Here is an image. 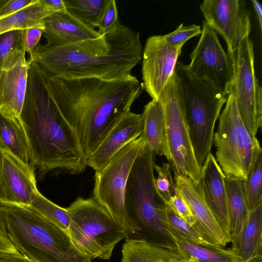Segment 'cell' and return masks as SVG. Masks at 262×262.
I'll list each match as a JSON object with an SVG mask.
<instances>
[{
  "mask_svg": "<svg viewBox=\"0 0 262 262\" xmlns=\"http://www.w3.org/2000/svg\"><path fill=\"white\" fill-rule=\"evenodd\" d=\"M47 88L87 159L116 122L130 111L143 90L142 83L133 75L108 80L50 75Z\"/></svg>",
  "mask_w": 262,
  "mask_h": 262,
  "instance_id": "obj_1",
  "label": "cell"
},
{
  "mask_svg": "<svg viewBox=\"0 0 262 262\" xmlns=\"http://www.w3.org/2000/svg\"><path fill=\"white\" fill-rule=\"evenodd\" d=\"M28 62L20 119L28 139L31 165L40 175L53 170L80 174L88 166L87 158L48 91L50 74L37 62Z\"/></svg>",
  "mask_w": 262,
  "mask_h": 262,
  "instance_id": "obj_2",
  "label": "cell"
},
{
  "mask_svg": "<svg viewBox=\"0 0 262 262\" xmlns=\"http://www.w3.org/2000/svg\"><path fill=\"white\" fill-rule=\"evenodd\" d=\"M142 54L139 32L119 21L96 38L61 47L40 45L32 62L53 76L112 80L130 76Z\"/></svg>",
  "mask_w": 262,
  "mask_h": 262,
  "instance_id": "obj_3",
  "label": "cell"
},
{
  "mask_svg": "<svg viewBox=\"0 0 262 262\" xmlns=\"http://www.w3.org/2000/svg\"><path fill=\"white\" fill-rule=\"evenodd\" d=\"M9 239L16 250L36 262H89L68 231L49 222L31 206L1 204Z\"/></svg>",
  "mask_w": 262,
  "mask_h": 262,
  "instance_id": "obj_4",
  "label": "cell"
},
{
  "mask_svg": "<svg viewBox=\"0 0 262 262\" xmlns=\"http://www.w3.org/2000/svg\"><path fill=\"white\" fill-rule=\"evenodd\" d=\"M155 155L146 144L129 173L125 195L127 214L137 228L136 238L174 249L167 231L165 214L167 205L155 183Z\"/></svg>",
  "mask_w": 262,
  "mask_h": 262,
  "instance_id": "obj_5",
  "label": "cell"
},
{
  "mask_svg": "<svg viewBox=\"0 0 262 262\" xmlns=\"http://www.w3.org/2000/svg\"><path fill=\"white\" fill-rule=\"evenodd\" d=\"M177 74L194 156L200 168L213 144L214 128L227 97L212 82L195 75L187 65L177 62Z\"/></svg>",
  "mask_w": 262,
  "mask_h": 262,
  "instance_id": "obj_6",
  "label": "cell"
},
{
  "mask_svg": "<svg viewBox=\"0 0 262 262\" xmlns=\"http://www.w3.org/2000/svg\"><path fill=\"white\" fill-rule=\"evenodd\" d=\"M66 209L71 240L91 260L110 259L116 245L127 237L126 231L93 197L79 196Z\"/></svg>",
  "mask_w": 262,
  "mask_h": 262,
  "instance_id": "obj_7",
  "label": "cell"
},
{
  "mask_svg": "<svg viewBox=\"0 0 262 262\" xmlns=\"http://www.w3.org/2000/svg\"><path fill=\"white\" fill-rule=\"evenodd\" d=\"M145 144L140 136L124 146L104 167L95 172L93 198L126 231L128 237H136L138 230L126 211V185L135 161Z\"/></svg>",
  "mask_w": 262,
  "mask_h": 262,
  "instance_id": "obj_8",
  "label": "cell"
},
{
  "mask_svg": "<svg viewBox=\"0 0 262 262\" xmlns=\"http://www.w3.org/2000/svg\"><path fill=\"white\" fill-rule=\"evenodd\" d=\"M257 141L246 127L235 98L230 94L219 117L213 139L216 148L215 158L225 178L239 181L247 178Z\"/></svg>",
  "mask_w": 262,
  "mask_h": 262,
  "instance_id": "obj_9",
  "label": "cell"
},
{
  "mask_svg": "<svg viewBox=\"0 0 262 262\" xmlns=\"http://www.w3.org/2000/svg\"><path fill=\"white\" fill-rule=\"evenodd\" d=\"M159 100L165 113L168 163L174 177L182 176L198 183L201 168L190 139L179 78L176 72L165 85Z\"/></svg>",
  "mask_w": 262,
  "mask_h": 262,
  "instance_id": "obj_10",
  "label": "cell"
},
{
  "mask_svg": "<svg viewBox=\"0 0 262 262\" xmlns=\"http://www.w3.org/2000/svg\"><path fill=\"white\" fill-rule=\"evenodd\" d=\"M229 57L234 68L230 94L246 127L254 137L262 125V88L255 75L253 45L249 37Z\"/></svg>",
  "mask_w": 262,
  "mask_h": 262,
  "instance_id": "obj_11",
  "label": "cell"
},
{
  "mask_svg": "<svg viewBox=\"0 0 262 262\" xmlns=\"http://www.w3.org/2000/svg\"><path fill=\"white\" fill-rule=\"evenodd\" d=\"M201 37L190 54L188 69L195 75L212 82L227 96L234 76L233 62L222 48L216 32L204 20Z\"/></svg>",
  "mask_w": 262,
  "mask_h": 262,
  "instance_id": "obj_12",
  "label": "cell"
},
{
  "mask_svg": "<svg viewBox=\"0 0 262 262\" xmlns=\"http://www.w3.org/2000/svg\"><path fill=\"white\" fill-rule=\"evenodd\" d=\"M200 9L207 24L225 40L231 56L249 37L251 13L244 0H204Z\"/></svg>",
  "mask_w": 262,
  "mask_h": 262,
  "instance_id": "obj_13",
  "label": "cell"
},
{
  "mask_svg": "<svg viewBox=\"0 0 262 262\" xmlns=\"http://www.w3.org/2000/svg\"><path fill=\"white\" fill-rule=\"evenodd\" d=\"M182 47L167 43L163 35H152L143 49L142 74L143 89L152 100H159L175 71Z\"/></svg>",
  "mask_w": 262,
  "mask_h": 262,
  "instance_id": "obj_14",
  "label": "cell"
},
{
  "mask_svg": "<svg viewBox=\"0 0 262 262\" xmlns=\"http://www.w3.org/2000/svg\"><path fill=\"white\" fill-rule=\"evenodd\" d=\"M37 190L34 168L0 148V203L30 206Z\"/></svg>",
  "mask_w": 262,
  "mask_h": 262,
  "instance_id": "obj_15",
  "label": "cell"
},
{
  "mask_svg": "<svg viewBox=\"0 0 262 262\" xmlns=\"http://www.w3.org/2000/svg\"><path fill=\"white\" fill-rule=\"evenodd\" d=\"M177 191L186 201L196 220L195 228L209 242L221 247L231 241L207 205L198 183L182 176L174 177Z\"/></svg>",
  "mask_w": 262,
  "mask_h": 262,
  "instance_id": "obj_16",
  "label": "cell"
},
{
  "mask_svg": "<svg viewBox=\"0 0 262 262\" xmlns=\"http://www.w3.org/2000/svg\"><path fill=\"white\" fill-rule=\"evenodd\" d=\"M143 128L141 114L125 113L114 125L95 150L88 157V166L95 171L104 167L124 146L138 138Z\"/></svg>",
  "mask_w": 262,
  "mask_h": 262,
  "instance_id": "obj_17",
  "label": "cell"
},
{
  "mask_svg": "<svg viewBox=\"0 0 262 262\" xmlns=\"http://www.w3.org/2000/svg\"><path fill=\"white\" fill-rule=\"evenodd\" d=\"M225 175L210 153L201 168L198 184L206 203L214 217L231 235Z\"/></svg>",
  "mask_w": 262,
  "mask_h": 262,
  "instance_id": "obj_18",
  "label": "cell"
},
{
  "mask_svg": "<svg viewBox=\"0 0 262 262\" xmlns=\"http://www.w3.org/2000/svg\"><path fill=\"white\" fill-rule=\"evenodd\" d=\"M44 35L49 47H61L101 36L99 30L90 27L67 9L52 13L43 19Z\"/></svg>",
  "mask_w": 262,
  "mask_h": 262,
  "instance_id": "obj_19",
  "label": "cell"
},
{
  "mask_svg": "<svg viewBox=\"0 0 262 262\" xmlns=\"http://www.w3.org/2000/svg\"><path fill=\"white\" fill-rule=\"evenodd\" d=\"M29 63L25 55L0 74V112L19 118L25 97Z\"/></svg>",
  "mask_w": 262,
  "mask_h": 262,
  "instance_id": "obj_20",
  "label": "cell"
},
{
  "mask_svg": "<svg viewBox=\"0 0 262 262\" xmlns=\"http://www.w3.org/2000/svg\"><path fill=\"white\" fill-rule=\"evenodd\" d=\"M231 242V249L240 262H251L262 257V203L249 211L242 230Z\"/></svg>",
  "mask_w": 262,
  "mask_h": 262,
  "instance_id": "obj_21",
  "label": "cell"
},
{
  "mask_svg": "<svg viewBox=\"0 0 262 262\" xmlns=\"http://www.w3.org/2000/svg\"><path fill=\"white\" fill-rule=\"evenodd\" d=\"M141 116L143 128L141 136L155 155L164 156L168 159L165 113L161 101H149Z\"/></svg>",
  "mask_w": 262,
  "mask_h": 262,
  "instance_id": "obj_22",
  "label": "cell"
},
{
  "mask_svg": "<svg viewBox=\"0 0 262 262\" xmlns=\"http://www.w3.org/2000/svg\"><path fill=\"white\" fill-rule=\"evenodd\" d=\"M174 246V250L186 262H240L231 249L208 247L185 240L171 229L166 227Z\"/></svg>",
  "mask_w": 262,
  "mask_h": 262,
  "instance_id": "obj_23",
  "label": "cell"
},
{
  "mask_svg": "<svg viewBox=\"0 0 262 262\" xmlns=\"http://www.w3.org/2000/svg\"><path fill=\"white\" fill-rule=\"evenodd\" d=\"M121 253V262H179L182 259L174 250L136 237L125 239Z\"/></svg>",
  "mask_w": 262,
  "mask_h": 262,
  "instance_id": "obj_24",
  "label": "cell"
},
{
  "mask_svg": "<svg viewBox=\"0 0 262 262\" xmlns=\"http://www.w3.org/2000/svg\"><path fill=\"white\" fill-rule=\"evenodd\" d=\"M0 148L32 166L28 139L20 117L0 112Z\"/></svg>",
  "mask_w": 262,
  "mask_h": 262,
  "instance_id": "obj_25",
  "label": "cell"
},
{
  "mask_svg": "<svg viewBox=\"0 0 262 262\" xmlns=\"http://www.w3.org/2000/svg\"><path fill=\"white\" fill-rule=\"evenodd\" d=\"M231 237H235L242 230L247 219L249 209L243 181L225 178Z\"/></svg>",
  "mask_w": 262,
  "mask_h": 262,
  "instance_id": "obj_26",
  "label": "cell"
},
{
  "mask_svg": "<svg viewBox=\"0 0 262 262\" xmlns=\"http://www.w3.org/2000/svg\"><path fill=\"white\" fill-rule=\"evenodd\" d=\"M52 13L43 8L38 0H36L21 10L0 18V34L14 30L45 28L43 19Z\"/></svg>",
  "mask_w": 262,
  "mask_h": 262,
  "instance_id": "obj_27",
  "label": "cell"
},
{
  "mask_svg": "<svg viewBox=\"0 0 262 262\" xmlns=\"http://www.w3.org/2000/svg\"><path fill=\"white\" fill-rule=\"evenodd\" d=\"M249 210L262 203V149L258 140L253 151L247 178L243 181Z\"/></svg>",
  "mask_w": 262,
  "mask_h": 262,
  "instance_id": "obj_28",
  "label": "cell"
},
{
  "mask_svg": "<svg viewBox=\"0 0 262 262\" xmlns=\"http://www.w3.org/2000/svg\"><path fill=\"white\" fill-rule=\"evenodd\" d=\"M25 30H14L0 34V70L12 67L23 55Z\"/></svg>",
  "mask_w": 262,
  "mask_h": 262,
  "instance_id": "obj_29",
  "label": "cell"
},
{
  "mask_svg": "<svg viewBox=\"0 0 262 262\" xmlns=\"http://www.w3.org/2000/svg\"><path fill=\"white\" fill-rule=\"evenodd\" d=\"M107 0H63L65 8L84 24L96 28Z\"/></svg>",
  "mask_w": 262,
  "mask_h": 262,
  "instance_id": "obj_30",
  "label": "cell"
},
{
  "mask_svg": "<svg viewBox=\"0 0 262 262\" xmlns=\"http://www.w3.org/2000/svg\"><path fill=\"white\" fill-rule=\"evenodd\" d=\"M30 206L49 222L68 231L70 219L66 208L53 203L38 190L33 195Z\"/></svg>",
  "mask_w": 262,
  "mask_h": 262,
  "instance_id": "obj_31",
  "label": "cell"
},
{
  "mask_svg": "<svg viewBox=\"0 0 262 262\" xmlns=\"http://www.w3.org/2000/svg\"><path fill=\"white\" fill-rule=\"evenodd\" d=\"M164 223L166 227L189 242L208 247H220L208 242L195 228L179 217L167 206Z\"/></svg>",
  "mask_w": 262,
  "mask_h": 262,
  "instance_id": "obj_32",
  "label": "cell"
},
{
  "mask_svg": "<svg viewBox=\"0 0 262 262\" xmlns=\"http://www.w3.org/2000/svg\"><path fill=\"white\" fill-rule=\"evenodd\" d=\"M154 169L158 173V177L155 179L156 187L166 204L177 193L170 165L168 163H164L161 166L155 164Z\"/></svg>",
  "mask_w": 262,
  "mask_h": 262,
  "instance_id": "obj_33",
  "label": "cell"
},
{
  "mask_svg": "<svg viewBox=\"0 0 262 262\" xmlns=\"http://www.w3.org/2000/svg\"><path fill=\"white\" fill-rule=\"evenodd\" d=\"M202 33L200 26L191 24L184 26L181 24L173 31L163 35L165 42L175 47H182L189 39L199 36Z\"/></svg>",
  "mask_w": 262,
  "mask_h": 262,
  "instance_id": "obj_34",
  "label": "cell"
},
{
  "mask_svg": "<svg viewBox=\"0 0 262 262\" xmlns=\"http://www.w3.org/2000/svg\"><path fill=\"white\" fill-rule=\"evenodd\" d=\"M118 10L115 0H107L96 28L103 34L115 27L119 22Z\"/></svg>",
  "mask_w": 262,
  "mask_h": 262,
  "instance_id": "obj_35",
  "label": "cell"
},
{
  "mask_svg": "<svg viewBox=\"0 0 262 262\" xmlns=\"http://www.w3.org/2000/svg\"><path fill=\"white\" fill-rule=\"evenodd\" d=\"M166 205L170 208L179 217L190 225L194 226L196 224V220L191 210L177 190L176 195L166 203Z\"/></svg>",
  "mask_w": 262,
  "mask_h": 262,
  "instance_id": "obj_36",
  "label": "cell"
},
{
  "mask_svg": "<svg viewBox=\"0 0 262 262\" xmlns=\"http://www.w3.org/2000/svg\"><path fill=\"white\" fill-rule=\"evenodd\" d=\"M43 31L44 28L39 27L26 29L24 49L25 52H28L30 55V58L28 61H33L40 45L39 40Z\"/></svg>",
  "mask_w": 262,
  "mask_h": 262,
  "instance_id": "obj_37",
  "label": "cell"
},
{
  "mask_svg": "<svg viewBox=\"0 0 262 262\" xmlns=\"http://www.w3.org/2000/svg\"><path fill=\"white\" fill-rule=\"evenodd\" d=\"M36 0H8L0 8V18L15 13L34 3Z\"/></svg>",
  "mask_w": 262,
  "mask_h": 262,
  "instance_id": "obj_38",
  "label": "cell"
},
{
  "mask_svg": "<svg viewBox=\"0 0 262 262\" xmlns=\"http://www.w3.org/2000/svg\"><path fill=\"white\" fill-rule=\"evenodd\" d=\"M1 205V203H0ZM0 251L19 252L10 241L6 228L4 217L0 210Z\"/></svg>",
  "mask_w": 262,
  "mask_h": 262,
  "instance_id": "obj_39",
  "label": "cell"
},
{
  "mask_svg": "<svg viewBox=\"0 0 262 262\" xmlns=\"http://www.w3.org/2000/svg\"><path fill=\"white\" fill-rule=\"evenodd\" d=\"M0 262H36L20 252L13 253L0 251Z\"/></svg>",
  "mask_w": 262,
  "mask_h": 262,
  "instance_id": "obj_40",
  "label": "cell"
},
{
  "mask_svg": "<svg viewBox=\"0 0 262 262\" xmlns=\"http://www.w3.org/2000/svg\"><path fill=\"white\" fill-rule=\"evenodd\" d=\"M38 2L46 10L52 13L66 9L63 0H38Z\"/></svg>",
  "mask_w": 262,
  "mask_h": 262,
  "instance_id": "obj_41",
  "label": "cell"
},
{
  "mask_svg": "<svg viewBox=\"0 0 262 262\" xmlns=\"http://www.w3.org/2000/svg\"><path fill=\"white\" fill-rule=\"evenodd\" d=\"M254 7L256 16L257 17L259 25L260 27V33H261L262 29V7L260 3L256 0L251 1Z\"/></svg>",
  "mask_w": 262,
  "mask_h": 262,
  "instance_id": "obj_42",
  "label": "cell"
},
{
  "mask_svg": "<svg viewBox=\"0 0 262 262\" xmlns=\"http://www.w3.org/2000/svg\"><path fill=\"white\" fill-rule=\"evenodd\" d=\"M8 0H0V8H1L5 4H6Z\"/></svg>",
  "mask_w": 262,
  "mask_h": 262,
  "instance_id": "obj_43",
  "label": "cell"
},
{
  "mask_svg": "<svg viewBox=\"0 0 262 262\" xmlns=\"http://www.w3.org/2000/svg\"><path fill=\"white\" fill-rule=\"evenodd\" d=\"M251 262H262V257L258 258Z\"/></svg>",
  "mask_w": 262,
  "mask_h": 262,
  "instance_id": "obj_44",
  "label": "cell"
},
{
  "mask_svg": "<svg viewBox=\"0 0 262 262\" xmlns=\"http://www.w3.org/2000/svg\"><path fill=\"white\" fill-rule=\"evenodd\" d=\"M180 262H186L183 259H182Z\"/></svg>",
  "mask_w": 262,
  "mask_h": 262,
  "instance_id": "obj_45",
  "label": "cell"
},
{
  "mask_svg": "<svg viewBox=\"0 0 262 262\" xmlns=\"http://www.w3.org/2000/svg\"><path fill=\"white\" fill-rule=\"evenodd\" d=\"M89 262H91V260H90Z\"/></svg>",
  "mask_w": 262,
  "mask_h": 262,
  "instance_id": "obj_46",
  "label": "cell"
},
{
  "mask_svg": "<svg viewBox=\"0 0 262 262\" xmlns=\"http://www.w3.org/2000/svg\"><path fill=\"white\" fill-rule=\"evenodd\" d=\"M1 70H0V74H1Z\"/></svg>",
  "mask_w": 262,
  "mask_h": 262,
  "instance_id": "obj_47",
  "label": "cell"
}]
</instances>
